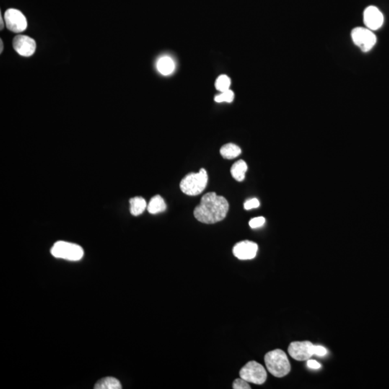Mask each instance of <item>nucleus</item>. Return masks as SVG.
I'll use <instances>...</instances> for the list:
<instances>
[{
	"label": "nucleus",
	"instance_id": "1",
	"mask_svg": "<svg viewBox=\"0 0 389 389\" xmlns=\"http://www.w3.org/2000/svg\"><path fill=\"white\" fill-rule=\"evenodd\" d=\"M229 208L227 200L212 192L202 197L201 203L195 208L193 214L200 222L216 224L225 219Z\"/></svg>",
	"mask_w": 389,
	"mask_h": 389
},
{
	"label": "nucleus",
	"instance_id": "2",
	"mask_svg": "<svg viewBox=\"0 0 389 389\" xmlns=\"http://www.w3.org/2000/svg\"><path fill=\"white\" fill-rule=\"evenodd\" d=\"M267 369L274 377H286L291 371V364L286 353L277 349L267 353L265 356Z\"/></svg>",
	"mask_w": 389,
	"mask_h": 389
},
{
	"label": "nucleus",
	"instance_id": "3",
	"mask_svg": "<svg viewBox=\"0 0 389 389\" xmlns=\"http://www.w3.org/2000/svg\"><path fill=\"white\" fill-rule=\"evenodd\" d=\"M208 175L205 169H201L198 173H190L180 182V188L185 194L198 195L201 194L207 186Z\"/></svg>",
	"mask_w": 389,
	"mask_h": 389
},
{
	"label": "nucleus",
	"instance_id": "4",
	"mask_svg": "<svg viewBox=\"0 0 389 389\" xmlns=\"http://www.w3.org/2000/svg\"><path fill=\"white\" fill-rule=\"evenodd\" d=\"M50 252L54 258L69 261H79L84 256V250L80 246L63 241L56 242Z\"/></svg>",
	"mask_w": 389,
	"mask_h": 389
},
{
	"label": "nucleus",
	"instance_id": "5",
	"mask_svg": "<svg viewBox=\"0 0 389 389\" xmlns=\"http://www.w3.org/2000/svg\"><path fill=\"white\" fill-rule=\"evenodd\" d=\"M240 378L248 383L262 385L267 379V372L261 364L256 361H250L241 369Z\"/></svg>",
	"mask_w": 389,
	"mask_h": 389
},
{
	"label": "nucleus",
	"instance_id": "6",
	"mask_svg": "<svg viewBox=\"0 0 389 389\" xmlns=\"http://www.w3.org/2000/svg\"><path fill=\"white\" fill-rule=\"evenodd\" d=\"M352 38L356 45L364 52L372 49L377 43V36L372 30L365 27H356L352 31Z\"/></svg>",
	"mask_w": 389,
	"mask_h": 389
},
{
	"label": "nucleus",
	"instance_id": "7",
	"mask_svg": "<svg viewBox=\"0 0 389 389\" xmlns=\"http://www.w3.org/2000/svg\"><path fill=\"white\" fill-rule=\"evenodd\" d=\"M4 22L8 30L13 32H22L27 28V19L18 9H7L4 13Z\"/></svg>",
	"mask_w": 389,
	"mask_h": 389
},
{
	"label": "nucleus",
	"instance_id": "8",
	"mask_svg": "<svg viewBox=\"0 0 389 389\" xmlns=\"http://www.w3.org/2000/svg\"><path fill=\"white\" fill-rule=\"evenodd\" d=\"M314 346L311 342H294L289 347V353L294 359L305 361L314 356Z\"/></svg>",
	"mask_w": 389,
	"mask_h": 389
},
{
	"label": "nucleus",
	"instance_id": "9",
	"mask_svg": "<svg viewBox=\"0 0 389 389\" xmlns=\"http://www.w3.org/2000/svg\"><path fill=\"white\" fill-rule=\"evenodd\" d=\"M13 48L20 56L28 57L32 56L36 49V43L29 36L19 35L13 39Z\"/></svg>",
	"mask_w": 389,
	"mask_h": 389
},
{
	"label": "nucleus",
	"instance_id": "10",
	"mask_svg": "<svg viewBox=\"0 0 389 389\" xmlns=\"http://www.w3.org/2000/svg\"><path fill=\"white\" fill-rule=\"evenodd\" d=\"M258 245L251 241H242L234 245L233 254L242 260H252L256 257Z\"/></svg>",
	"mask_w": 389,
	"mask_h": 389
},
{
	"label": "nucleus",
	"instance_id": "11",
	"mask_svg": "<svg viewBox=\"0 0 389 389\" xmlns=\"http://www.w3.org/2000/svg\"><path fill=\"white\" fill-rule=\"evenodd\" d=\"M364 23L367 28L374 31L379 30L383 25V14L377 6H370L366 8L364 12Z\"/></svg>",
	"mask_w": 389,
	"mask_h": 389
},
{
	"label": "nucleus",
	"instance_id": "12",
	"mask_svg": "<svg viewBox=\"0 0 389 389\" xmlns=\"http://www.w3.org/2000/svg\"><path fill=\"white\" fill-rule=\"evenodd\" d=\"M167 208L165 202L160 195H157L153 197L147 206V210L149 214H157L163 212Z\"/></svg>",
	"mask_w": 389,
	"mask_h": 389
},
{
	"label": "nucleus",
	"instance_id": "13",
	"mask_svg": "<svg viewBox=\"0 0 389 389\" xmlns=\"http://www.w3.org/2000/svg\"><path fill=\"white\" fill-rule=\"evenodd\" d=\"M247 171V164L245 161L240 159L233 164L231 168V174L237 181L242 182L245 178V173Z\"/></svg>",
	"mask_w": 389,
	"mask_h": 389
},
{
	"label": "nucleus",
	"instance_id": "14",
	"mask_svg": "<svg viewBox=\"0 0 389 389\" xmlns=\"http://www.w3.org/2000/svg\"><path fill=\"white\" fill-rule=\"evenodd\" d=\"M157 69L163 75H169L175 70V63L169 56L161 58L157 62Z\"/></svg>",
	"mask_w": 389,
	"mask_h": 389
},
{
	"label": "nucleus",
	"instance_id": "15",
	"mask_svg": "<svg viewBox=\"0 0 389 389\" xmlns=\"http://www.w3.org/2000/svg\"><path fill=\"white\" fill-rule=\"evenodd\" d=\"M129 202L130 205H131L130 211H131V214L133 216H139L144 212L146 208H147L146 201L141 197H135V198H131Z\"/></svg>",
	"mask_w": 389,
	"mask_h": 389
},
{
	"label": "nucleus",
	"instance_id": "16",
	"mask_svg": "<svg viewBox=\"0 0 389 389\" xmlns=\"http://www.w3.org/2000/svg\"><path fill=\"white\" fill-rule=\"evenodd\" d=\"M242 153L240 147L234 144H227L220 149V154L224 159H232L239 157Z\"/></svg>",
	"mask_w": 389,
	"mask_h": 389
},
{
	"label": "nucleus",
	"instance_id": "17",
	"mask_svg": "<svg viewBox=\"0 0 389 389\" xmlns=\"http://www.w3.org/2000/svg\"><path fill=\"white\" fill-rule=\"evenodd\" d=\"M95 389H120L121 384L118 379L113 377H107L101 379L94 385Z\"/></svg>",
	"mask_w": 389,
	"mask_h": 389
},
{
	"label": "nucleus",
	"instance_id": "18",
	"mask_svg": "<svg viewBox=\"0 0 389 389\" xmlns=\"http://www.w3.org/2000/svg\"><path fill=\"white\" fill-rule=\"evenodd\" d=\"M231 85L230 78L226 75H221L218 77L216 82V89H219L221 92L229 89Z\"/></svg>",
	"mask_w": 389,
	"mask_h": 389
},
{
	"label": "nucleus",
	"instance_id": "19",
	"mask_svg": "<svg viewBox=\"0 0 389 389\" xmlns=\"http://www.w3.org/2000/svg\"><path fill=\"white\" fill-rule=\"evenodd\" d=\"M234 94L230 89L224 91L221 94L216 95L215 97L214 100L216 102H232L234 100Z\"/></svg>",
	"mask_w": 389,
	"mask_h": 389
},
{
	"label": "nucleus",
	"instance_id": "20",
	"mask_svg": "<svg viewBox=\"0 0 389 389\" xmlns=\"http://www.w3.org/2000/svg\"><path fill=\"white\" fill-rule=\"evenodd\" d=\"M233 389H250L251 387L249 385L248 382H246L243 379H236L233 383Z\"/></svg>",
	"mask_w": 389,
	"mask_h": 389
},
{
	"label": "nucleus",
	"instance_id": "21",
	"mask_svg": "<svg viewBox=\"0 0 389 389\" xmlns=\"http://www.w3.org/2000/svg\"><path fill=\"white\" fill-rule=\"evenodd\" d=\"M265 223V219L263 216H260V217L254 218L250 220V227L252 229H257V228L261 227Z\"/></svg>",
	"mask_w": 389,
	"mask_h": 389
},
{
	"label": "nucleus",
	"instance_id": "22",
	"mask_svg": "<svg viewBox=\"0 0 389 389\" xmlns=\"http://www.w3.org/2000/svg\"><path fill=\"white\" fill-rule=\"evenodd\" d=\"M260 206V201L257 198H252L246 201L244 204V208L245 210H251L254 208H258Z\"/></svg>",
	"mask_w": 389,
	"mask_h": 389
},
{
	"label": "nucleus",
	"instance_id": "23",
	"mask_svg": "<svg viewBox=\"0 0 389 389\" xmlns=\"http://www.w3.org/2000/svg\"><path fill=\"white\" fill-rule=\"evenodd\" d=\"M314 355H317V356H320V357H323L327 355V351L324 347L320 346H314Z\"/></svg>",
	"mask_w": 389,
	"mask_h": 389
},
{
	"label": "nucleus",
	"instance_id": "24",
	"mask_svg": "<svg viewBox=\"0 0 389 389\" xmlns=\"http://www.w3.org/2000/svg\"><path fill=\"white\" fill-rule=\"evenodd\" d=\"M307 365L310 369H319L321 368L320 364L314 360H308Z\"/></svg>",
	"mask_w": 389,
	"mask_h": 389
},
{
	"label": "nucleus",
	"instance_id": "25",
	"mask_svg": "<svg viewBox=\"0 0 389 389\" xmlns=\"http://www.w3.org/2000/svg\"><path fill=\"white\" fill-rule=\"evenodd\" d=\"M0 23H1L0 24V30H3V28H4V20H3L2 16H1V14L0 15Z\"/></svg>",
	"mask_w": 389,
	"mask_h": 389
},
{
	"label": "nucleus",
	"instance_id": "26",
	"mask_svg": "<svg viewBox=\"0 0 389 389\" xmlns=\"http://www.w3.org/2000/svg\"><path fill=\"white\" fill-rule=\"evenodd\" d=\"M3 50V42L2 40H0V53H2Z\"/></svg>",
	"mask_w": 389,
	"mask_h": 389
}]
</instances>
